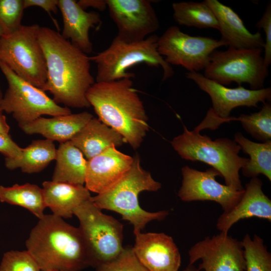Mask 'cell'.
Returning a JSON list of instances; mask_svg holds the SVG:
<instances>
[{"label":"cell","instance_id":"obj_22","mask_svg":"<svg viewBox=\"0 0 271 271\" xmlns=\"http://www.w3.org/2000/svg\"><path fill=\"white\" fill-rule=\"evenodd\" d=\"M42 185L46 207L62 218H71L74 209L91 198L83 185L53 181H45Z\"/></svg>","mask_w":271,"mask_h":271},{"label":"cell","instance_id":"obj_7","mask_svg":"<svg viewBox=\"0 0 271 271\" xmlns=\"http://www.w3.org/2000/svg\"><path fill=\"white\" fill-rule=\"evenodd\" d=\"M73 214L79 221V228L85 243L90 266L96 268L120 253L123 249L121 223L103 213L91 199L76 207Z\"/></svg>","mask_w":271,"mask_h":271},{"label":"cell","instance_id":"obj_6","mask_svg":"<svg viewBox=\"0 0 271 271\" xmlns=\"http://www.w3.org/2000/svg\"><path fill=\"white\" fill-rule=\"evenodd\" d=\"M158 38L157 35L152 34L141 41L127 42L116 36L107 49L89 57L90 61L97 65L96 82L132 78L135 74L127 70L140 63L161 67L163 71L162 81L172 77L174 74L173 68L158 52Z\"/></svg>","mask_w":271,"mask_h":271},{"label":"cell","instance_id":"obj_27","mask_svg":"<svg viewBox=\"0 0 271 271\" xmlns=\"http://www.w3.org/2000/svg\"><path fill=\"white\" fill-rule=\"evenodd\" d=\"M0 201L27 209L39 219L44 215L46 208L42 188L30 183L11 187L1 185Z\"/></svg>","mask_w":271,"mask_h":271},{"label":"cell","instance_id":"obj_25","mask_svg":"<svg viewBox=\"0 0 271 271\" xmlns=\"http://www.w3.org/2000/svg\"><path fill=\"white\" fill-rule=\"evenodd\" d=\"M56 153L57 149L53 141L48 139L34 140L23 149L20 159L5 158V166L11 170L20 168L26 173H38L55 160Z\"/></svg>","mask_w":271,"mask_h":271},{"label":"cell","instance_id":"obj_23","mask_svg":"<svg viewBox=\"0 0 271 271\" xmlns=\"http://www.w3.org/2000/svg\"><path fill=\"white\" fill-rule=\"evenodd\" d=\"M88 160L125 143L116 131L94 117L70 141Z\"/></svg>","mask_w":271,"mask_h":271},{"label":"cell","instance_id":"obj_24","mask_svg":"<svg viewBox=\"0 0 271 271\" xmlns=\"http://www.w3.org/2000/svg\"><path fill=\"white\" fill-rule=\"evenodd\" d=\"M55 160L52 181L80 185L85 184L87 160L70 141L60 143Z\"/></svg>","mask_w":271,"mask_h":271},{"label":"cell","instance_id":"obj_16","mask_svg":"<svg viewBox=\"0 0 271 271\" xmlns=\"http://www.w3.org/2000/svg\"><path fill=\"white\" fill-rule=\"evenodd\" d=\"M132 250L149 271H178L181 255L173 239L164 233H134Z\"/></svg>","mask_w":271,"mask_h":271},{"label":"cell","instance_id":"obj_41","mask_svg":"<svg viewBox=\"0 0 271 271\" xmlns=\"http://www.w3.org/2000/svg\"><path fill=\"white\" fill-rule=\"evenodd\" d=\"M3 97V94L2 93V90H1V87H0V103H1V101L2 100Z\"/></svg>","mask_w":271,"mask_h":271},{"label":"cell","instance_id":"obj_35","mask_svg":"<svg viewBox=\"0 0 271 271\" xmlns=\"http://www.w3.org/2000/svg\"><path fill=\"white\" fill-rule=\"evenodd\" d=\"M23 149L13 141L9 133H0V153L5 158L20 159Z\"/></svg>","mask_w":271,"mask_h":271},{"label":"cell","instance_id":"obj_2","mask_svg":"<svg viewBox=\"0 0 271 271\" xmlns=\"http://www.w3.org/2000/svg\"><path fill=\"white\" fill-rule=\"evenodd\" d=\"M86 96L101 121L118 132L134 150L140 147L149 130L148 117L131 78L96 82Z\"/></svg>","mask_w":271,"mask_h":271},{"label":"cell","instance_id":"obj_21","mask_svg":"<svg viewBox=\"0 0 271 271\" xmlns=\"http://www.w3.org/2000/svg\"><path fill=\"white\" fill-rule=\"evenodd\" d=\"M93 117L87 111L51 118L40 117L21 128L26 134H40L46 139L62 143L70 141Z\"/></svg>","mask_w":271,"mask_h":271},{"label":"cell","instance_id":"obj_34","mask_svg":"<svg viewBox=\"0 0 271 271\" xmlns=\"http://www.w3.org/2000/svg\"><path fill=\"white\" fill-rule=\"evenodd\" d=\"M255 27L262 28L265 35L264 41V63L267 67L271 63V3H268L260 20L256 23Z\"/></svg>","mask_w":271,"mask_h":271},{"label":"cell","instance_id":"obj_33","mask_svg":"<svg viewBox=\"0 0 271 271\" xmlns=\"http://www.w3.org/2000/svg\"><path fill=\"white\" fill-rule=\"evenodd\" d=\"M95 271H149L139 260L132 247H123L114 259L96 268Z\"/></svg>","mask_w":271,"mask_h":271},{"label":"cell","instance_id":"obj_39","mask_svg":"<svg viewBox=\"0 0 271 271\" xmlns=\"http://www.w3.org/2000/svg\"><path fill=\"white\" fill-rule=\"evenodd\" d=\"M183 271H200L198 268H196L194 264H188L187 267Z\"/></svg>","mask_w":271,"mask_h":271},{"label":"cell","instance_id":"obj_10","mask_svg":"<svg viewBox=\"0 0 271 271\" xmlns=\"http://www.w3.org/2000/svg\"><path fill=\"white\" fill-rule=\"evenodd\" d=\"M0 69L8 84L0 107L12 114L20 128L42 115L55 116L72 113L69 107L58 105L45 91L20 78L1 61Z\"/></svg>","mask_w":271,"mask_h":271},{"label":"cell","instance_id":"obj_36","mask_svg":"<svg viewBox=\"0 0 271 271\" xmlns=\"http://www.w3.org/2000/svg\"><path fill=\"white\" fill-rule=\"evenodd\" d=\"M24 9L31 7H38L44 9L51 16L56 27L59 29L57 22L51 15L52 12L56 13L58 10V0H23Z\"/></svg>","mask_w":271,"mask_h":271},{"label":"cell","instance_id":"obj_42","mask_svg":"<svg viewBox=\"0 0 271 271\" xmlns=\"http://www.w3.org/2000/svg\"><path fill=\"white\" fill-rule=\"evenodd\" d=\"M46 271H57V270H46Z\"/></svg>","mask_w":271,"mask_h":271},{"label":"cell","instance_id":"obj_32","mask_svg":"<svg viewBox=\"0 0 271 271\" xmlns=\"http://www.w3.org/2000/svg\"><path fill=\"white\" fill-rule=\"evenodd\" d=\"M0 271H41V269L27 250H12L4 254L0 263Z\"/></svg>","mask_w":271,"mask_h":271},{"label":"cell","instance_id":"obj_3","mask_svg":"<svg viewBox=\"0 0 271 271\" xmlns=\"http://www.w3.org/2000/svg\"><path fill=\"white\" fill-rule=\"evenodd\" d=\"M39 219L26 246L41 270L80 271L90 266L79 228L53 214H44Z\"/></svg>","mask_w":271,"mask_h":271},{"label":"cell","instance_id":"obj_9","mask_svg":"<svg viewBox=\"0 0 271 271\" xmlns=\"http://www.w3.org/2000/svg\"><path fill=\"white\" fill-rule=\"evenodd\" d=\"M262 49L215 50L210 55L203 76L224 86L235 82L249 85L251 89L264 88L268 75L261 56Z\"/></svg>","mask_w":271,"mask_h":271},{"label":"cell","instance_id":"obj_8","mask_svg":"<svg viewBox=\"0 0 271 271\" xmlns=\"http://www.w3.org/2000/svg\"><path fill=\"white\" fill-rule=\"evenodd\" d=\"M37 24L22 25L0 40V61L18 76L43 90L47 80V66L38 35Z\"/></svg>","mask_w":271,"mask_h":271},{"label":"cell","instance_id":"obj_30","mask_svg":"<svg viewBox=\"0 0 271 271\" xmlns=\"http://www.w3.org/2000/svg\"><path fill=\"white\" fill-rule=\"evenodd\" d=\"M235 120L239 121L243 129L262 143L271 141V105L265 102L260 110L250 114H241Z\"/></svg>","mask_w":271,"mask_h":271},{"label":"cell","instance_id":"obj_40","mask_svg":"<svg viewBox=\"0 0 271 271\" xmlns=\"http://www.w3.org/2000/svg\"><path fill=\"white\" fill-rule=\"evenodd\" d=\"M3 35H4V32L1 25H0V40Z\"/></svg>","mask_w":271,"mask_h":271},{"label":"cell","instance_id":"obj_13","mask_svg":"<svg viewBox=\"0 0 271 271\" xmlns=\"http://www.w3.org/2000/svg\"><path fill=\"white\" fill-rule=\"evenodd\" d=\"M189 264L201 260L198 269L204 271H246L241 241L228 233L207 236L188 251Z\"/></svg>","mask_w":271,"mask_h":271},{"label":"cell","instance_id":"obj_1","mask_svg":"<svg viewBox=\"0 0 271 271\" xmlns=\"http://www.w3.org/2000/svg\"><path fill=\"white\" fill-rule=\"evenodd\" d=\"M38 38L45 57L47 80L43 89L58 104L72 108L90 106L86 93L95 83L89 57L59 32L40 27Z\"/></svg>","mask_w":271,"mask_h":271},{"label":"cell","instance_id":"obj_5","mask_svg":"<svg viewBox=\"0 0 271 271\" xmlns=\"http://www.w3.org/2000/svg\"><path fill=\"white\" fill-rule=\"evenodd\" d=\"M183 128V132L171 142L181 158L209 165L223 177L225 185L244 190L239 172L249 159L238 155L241 148L235 141L228 138L213 141L195 129L189 130L185 126Z\"/></svg>","mask_w":271,"mask_h":271},{"label":"cell","instance_id":"obj_29","mask_svg":"<svg viewBox=\"0 0 271 271\" xmlns=\"http://www.w3.org/2000/svg\"><path fill=\"white\" fill-rule=\"evenodd\" d=\"M241 243L246 271H271V254L261 237L246 234Z\"/></svg>","mask_w":271,"mask_h":271},{"label":"cell","instance_id":"obj_15","mask_svg":"<svg viewBox=\"0 0 271 271\" xmlns=\"http://www.w3.org/2000/svg\"><path fill=\"white\" fill-rule=\"evenodd\" d=\"M181 172L182 185L178 195L184 202L214 201L221 206L223 212H227L237 204L244 192V189L238 190L218 182L216 177L221 175L213 168L200 171L185 166Z\"/></svg>","mask_w":271,"mask_h":271},{"label":"cell","instance_id":"obj_4","mask_svg":"<svg viewBox=\"0 0 271 271\" xmlns=\"http://www.w3.org/2000/svg\"><path fill=\"white\" fill-rule=\"evenodd\" d=\"M130 169L115 184L104 192L91 197L92 202L100 209L115 211L133 226V233L141 231L153 220H162L169 214L166 210L148 212L140 206L138 196L144 191H157L161 184L141 165L140 158L133 157Z\"/></svg>","mask_w":271,"mask_h":271},{"label":"cell","instance_id":"obj_26","mask_svg":"<svg viewBox=\"0 0 271 271\" xmlns=\"http://www.w3.org/2000/svg\"><path fill=\"white\" fill-rule=\"evenodd\" d=\"M234 141L250 157L247 163L241 169L243 176L254 178L262 174L270 181L271 141L255 143L244 137L240 132L235 134Z\"/></svg>","mask_w":271,"mask_h":271},{"label":"cell","instance_id":"obj_19","mask_svg":"<svg viewBox=\"0 0 271 271\" xmlns=\"http://www.w3.org/2000/svg\"><path fill=\"white\" fill-rule=\"evenodd\" d=\"M58 8L63 21L62 37L85 54L90 53L93 46L89 31L101 24L99 14L85 11L74 0H58Z\"/></svg>","mask_w":271,"mask_h":271},{"label":"cell","instance_id":"obj_11","mask_svg":"<svg viewBox=\"0 0 271 271\" xmlns=\"http://www.w3.org/2000/svg\"><path fill=\"white\" fill-rule=\"evenodd\" d=\"M185 74L211 98L212 106L199 124L202 129L214 130L223 122L235 120L230 114L236 107H258V103H263L271 99L270 87L252 90L238 86L230 88L206 78L199 72H188Z\"/></svg>","mask_w":271,"mask_h":271},{"label":"cell","instance_id":"obj_20","mask_svg":"<svg viewBox=\"0 0 271 271\" xmlns=\"http://www.w3.org/2000/svg\"><path fill=\"white\" fill-rule=\"evenodd\" d=\"M204 2L214 13L219 24L221 38L229 48L262 49L264 41L259 32L251 33L243 22L230 7L217 0Z\"/></svg>","mask_w":271,"mask_h":271},{"label":"cell","instance_id":"obj_28","mask_svg":"<svg viewBox=\"0 0 271 271\" xmlns=\"http://www.w3.org/2000/svg\"><path fill=\"white\" fill-rule=\"evenodd\" d=\"M172 8L174 19L179 25L219 30L218 22L214 13L204 1L174 3Z\"/></svg>","mask_w":271,"mask_h":271},{"label":"cell","instance_id":"obj_14","mask_svg":"<svg viewBox=\"0 0 271 271\" xmlns=\"http://www.w3.org/2000/svg\"><path fill=\"white\" fill-rule=\"evenodd\" d=\"M109 15L116 25V37L127 42L141 41L157 31L160 23L148 0H106Z\"/></svg>","mask_w":271,"mask_h":271},{"label":"cell","instance_id":"obj_31","mask_svg":"<svg viewBox=\"0 0 271 271\" xmlns=\"http://www.w3.org/2000/svg\"><path fill=\"white\" fill-rule=\"evenodd\" d=\"M23 0H0V25L4 35L11 34L22 25Z\"/></svg>","mask_w":271,"mask_h":271},{"label":"cell","instance_id":"obj_17","mask_svg":"<svg viewBox=\"0 0 271 271\" xmlns=\"http://www.w3.org/2000/svg\"><path fill=\"white\" fill-rule=\"evenodd\" d=\"M133 160L114 146L107 148L87 160L85 187L97 194L104 192L126 173Z\"/></svg>","mask_w":271,"mask_h":271},{"label":"cell","instance_id":"obj_12","mask_svg":"<svg viewBox=\"0 0 271 271\" xmlns=\"http://www.w3.org/2000/svg\"><path fill=\"white\" fill-rule=\"evenodd\" d=\"M227 46L222 39L192 36L176 26L169 27L158 38V51L170 65L181 66L188 72L206 68L211 54L217 48Z\"/></svg>","mask_w":271,"mask_h":271},{"label":"cell","instance_id":"obj_37","mask_svg":"<svg viewBox=\"0 0 271 271\" xmlns=\"http://www.w3.org/2000/svg\"><path fill=\"white\" fill-rule=\"evenodd\" d=\"M77 3L84 10L91 7L103 11L107 8L106 0H80Z\"/></svg>","mask_w":271,"mask_h":271},{"label":"cell","instance_id":"obj_38","mask_svg":"<svg viewBox=\"0 0 271 271\" xmlns=\"http://www.w3.org/2000/svg\"><path fill=\"white\" fill-rule=\"evenodd\" d=\"M10 126L7 123L6 116L0 107V133H9Z\"/></svg>","mask_w":271,"mask_h":271},{"label":"cell","instance_id":"obj_18","mask_svg":"<svg viewBox=\"0 0 271 271\" xmlns=\"http://www.w3.org/2000/svg\"><path fill=\"white\" fill-rule=\"evenodd\" d=\"M262 185L258 178H251L237 204L217 219L216 228L220 232L228 233L233 225L245 218L257 217L271 221V200L263 193Z\"/></svg>","mask_w":271,"mask_h":271}]
</instances>
